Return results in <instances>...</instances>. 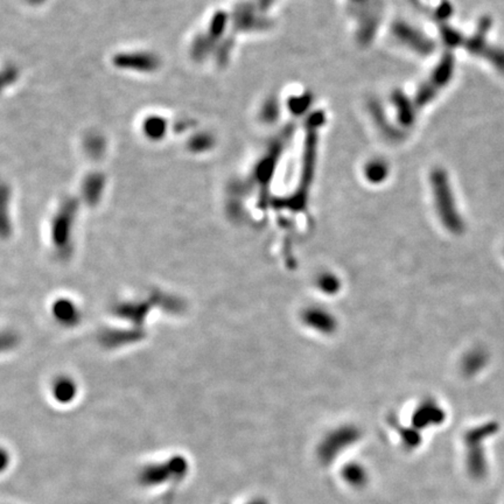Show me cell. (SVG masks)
<instances>
[{"label": "cell", "instance_id": "6da1fadb", "mask_svg": "<svg viewBox=\"0 0 504 504\" xmlns=\"http://www.w3.org/2000/svg\"><path fill=\"white\" fill-rule=\"evenodd\" d=\"M191 458L179 452L145 458L134 469V485L148 504H172L191 478Z\"/></svg>", "mask_w": 504, "mask_h": 504}, {"label": "cell", "instance_id": "7a4b0ae2", "mask_svg": "<svg viewBox=\"0 0 504 504\" xmlns=\"http://www.w3.org/2000/svg\"><path fill=\"white\" fill-rule=\"evenodd\" d=\"M114 64L121 69L133 70L140 73H151L158 68L159 60L152 54L144 52L121 53L114 60Z\"/></svg>", "mask_w": 504, "mask_h": 504}, {"label": "cell", "instance_id": "3957f363", "mask_svg": "<svg viewBox=\"0 0 504 504\" xmlns=\"http://www.w3.org/2000/svg\"><path fill=\"white\" fill-rule=\"evenodd\" d=\"M166 130H167V123L162 116L153 114L144 119L143 132L148 139L158 141V139H162V137L165 136Z\"/></svg>", "mask_w": 504, "mask_h": 504}, {"label": "cell", "instance_id": "277c9868", "mask_svg": "<svg viewBox=\"0 0 504 504\" xmlns=\"http://www.w3.org/2000/svg\"><path fill=\"white\" fill-rule=\"evenodd\" d=\"M4 504H18V503H15V502H8V503H4Z\"/></svg>", "mask_w": 504, "mask_h": 504}]
</instances>
